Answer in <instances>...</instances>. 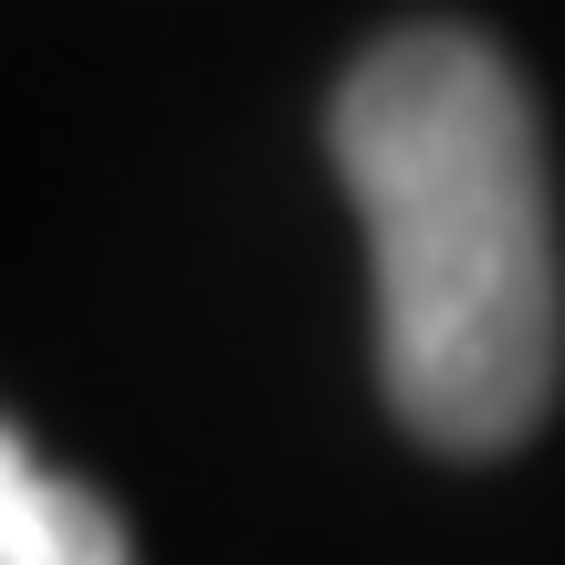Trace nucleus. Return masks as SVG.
<instances>
[{"instance_id":"1","label":"nucleus","mask_w":565,"mask_h":565,"mask_svg":"<svg viewBox=\"0 0 565 565\" xmlns=\"http://www.w3.org/2000/svg\"><path fill=\"white\" fill-rule=\"evenodd\" d=\"M335 168L377 273L387 408L450 461L534 440L565 377L545 137L471 32H398L335 95Z\"/></svg>"},{"instance_id":"2","label":"nucleus","mask_w":565,"mask_h":565,"mask_svg":"<svg viewBox=\"0 0 565 565\" xmlns=\"http://www.w3.org/2000/svg\"><path fill=\"white\" fill-rule=\"evenodd\" d=\"M0 565H137V555H126V524L95 492L42 471L0 429Z\"/></svg>"}]
</instances>
